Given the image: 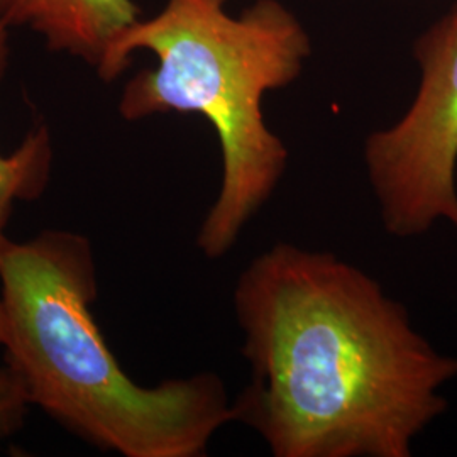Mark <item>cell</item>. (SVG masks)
I'll return each mask as SVG.
<instances>
[{
	"label": "cell",
	"mask_w": 457,
	"mask_h": 457,
	"mask_svg": "<svg viewBox=\"0 0 457 457\" xmlns=\"http://www.w3.org/2000/svg\"><path fill=\"white\" fill-rule=\"evenodd\" d=\"M31 405L28 390L16 371L9 364L0 368V445L24 424Z\"/></svg>",
	"instance_id": "obj_7"
},
{
	"label": "cell",
	"mask_w": 457,
	"mask_h": 457,
	"mask_svg": "<svg viewBox=\"0 0 457 457\" xmlns=\"http://www.w3.org/2000/svg\"><path fill=\"white\" fill-rule=\"evenodd\" d=\"M7 364L29 400L79 436L124 457L202 456L236 420L211 373L156 386L132 381L104 341L92 247L82 236L45 232L0 245Z\"/></svg>",
	"instance_id": "obj_2"
},
{
	"label": "cell",
	"mask_w": 457,
	"mask_h": 457,
	"mask_svg": "<svg viewBox=\"0 0 457 457\" xmlns=\"http://www.w3.org/2000/svg\"><path fill=\"white\" fill-rule=\"evenodd\" d=\"M251 385L234 403L275 457H410L447 409L441 354L373 278L330 253L277 245L234 292Z\"/></svg>",
	"instance_id": "obj_1"
},
{
	"label": "cell",
	"mask_w": 457,
	"mask_h": 457,
	"mask_svg": "<svg viewBox=\"0 0 457 457\" xmlns=\"http://www.w3.org/2000/svg\"><path fill=\"white\" fill-rule=\"evenodd\" d=\"M217 2H220V4H226V2H228V0H217Z\"/></svg>",
	"instance_id": "obj_9"
},
{
	"label": "cell",
	"mask_w": 457,
	"mask_h": 457,
	"mask_svg": "<svg viewBox=\"0 0 457 457\" xmlns=\"http://www.w3.org/2000/svg\"><path fill=\"white\" fill-rule=\"evenodd\" d=\"M417 96L392 128L366 139L364 160L385 228L425 234L445 220L457 228V0L415 45Z\"/></svg>",
	"instance_id": "obj_4"
},
{
	"label": "cell",
	"mask_w": 457,
	"mask_h": 457,
	"mask_svg": "<svg viewBox=\"0 0 457 457\" xmlns=\"http://www.w3.org/2000/svg\"><path fill=\"white\" fill-rule=\"evenodd\" d=\"M141 19L134 0H0V22L43 37L51 51L98 68L115 41Z\"/></svg>",
	"instance_id": "obj_5"
},
{
	"label": "cell",
	"mask_w": 457,
	"mask_h": 457,
	"mask_svg": "<svg viewBox=\"0 0 457 457\" xmlns=\"http://www.w3.org/2000/svg\"><path fill=\"white\" fill-rule=\"evenodd\" d=\"M9 28L0 22V77L7 65ZM51 160V139L46 128L29 132L11 153H0V245L7 239L4 228L14 202L36 194L45 180Z\"/></svg>",
	"instance_id": "obj_6"
},
{
	"label": "cell",
	"mask_w": 457,
	"mask_h": 457,
	"mask_svg": "<svg viewBox=\"0 0 457 457\" xmlns=\"http://www.w3.org/2000/svg\"><path fill=\"white\" fill-rule=\"evenodd\" d=\"M147 49L158 65L126 85L119 112L128 120L149 115H204L222 151V185L198 232V247L215 260L275 192L288 149L262 114L266 92L300 75L311 39L278 0H258L239 17L217 0H168L162 12L137 19L98 68L105 82Z\"/></svg>",
	"instance_id": "obj_3"
},
{
	"label": "cell",
	"mask_w": 457,
	"mask_h": 457,
	"mask_svg": "<svg viewBox=\"0 0 457 457\" xmlns=\"http://www.w3.org/2000/svg\"><path fill=\"white\" fill-rule=\"evenodd\" d=\"M5 339V309H4V300L0 295V347Z\"/></svg>",
	"instance_id": "obj_8"
}]
</instances>
